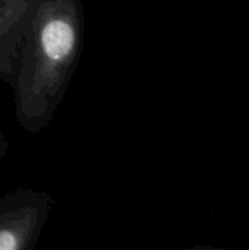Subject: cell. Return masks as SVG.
I'll return each instance as SVG.
<instances>
[{"instance_id":"1","label":"cell","mask_w":249,"mask_h":250,"mask_svg":"<svg viewBox=\"0 0 249 250\" xmlns=\"http://www.w3.org/2000/svg\"><path fill=\"white\" fill-rule=\"evenodd\" d=\"M78 47L76 4L63 0H37L10 85L15 119L22 130L37 133L48 125L63 97Z\"/></svg>"},{"instance_id":"3","label":"cell","mask_w":249,"mask_h":250,"mask_svg":"<svg viewBox=\"0 0 249 250\" xmlns=\"http://www.w3.org/2000/svg\"><path fill=\"white\" fill-rule=\"evenodd\" d=\"M37 0H0V82L13 83L18 56Z\"/></svg>"},{"instance_id":"4","label":"cell","mask_w":249,"mask_h":250,"mask_svg":"<svg viewBox=\"0 0 249 250\" xmlns=\"http://www.w3.org/2000/svg\"><path fill=\"white\" fill-rule=\"evenodd\" d=\"M9 149H10L9 141H7L6 135L3 133V130L0 127V160H3L9 154Z\"/></svg>"},{"instance_id":"2","label":"cell","mask_w":249,"mask_h":250,"mask_svg":"<svg viewBox=\"0 0 249 250\" xmlns=\"http://www.w3.org/2000/svg\"><path fill=\"white\" fill-rule=\"evenodd\" d=\"M51 208L47 193L18 188L0 198V250H34Z\"/></svg>"}]
</instances>
